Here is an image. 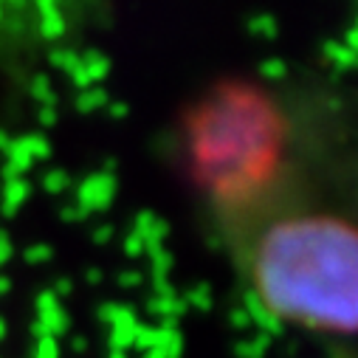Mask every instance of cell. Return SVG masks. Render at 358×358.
Masks as SVG:
<instances>
[{
    "instance_id": "6da1fadb",
    "label": "cell",
    "mask_w": 358,
    "mask_h": 358,
    "mask_svg": "<svg viewBox=\"0 0 358 358\" xmlns=\"http://www.w3.org/2000/svg\"><path fill=\"white\" fill-rule=\"evenodd\" d=\"M243 271L271 319L358 336V220L302 206L268 212L245 234Z\"/></svg>"
},
{
    "instance_id": "7a4b0ae2",
    "label": "cell",
    "mask_w": 358,
    "mask_h": 358,
    "mask_svg": "<svg viewBox=\"0 0 358 358\" xmlns=\"http://www.w3.org/2000/svg\"><path fill=\"white\" fill-rule=\"evenodd\" d=\"M184 150L195 184L220 209L251 215L282 175L288 122L262 87L226 82L187 113Z\"/></svg>"
}]
</instances>
